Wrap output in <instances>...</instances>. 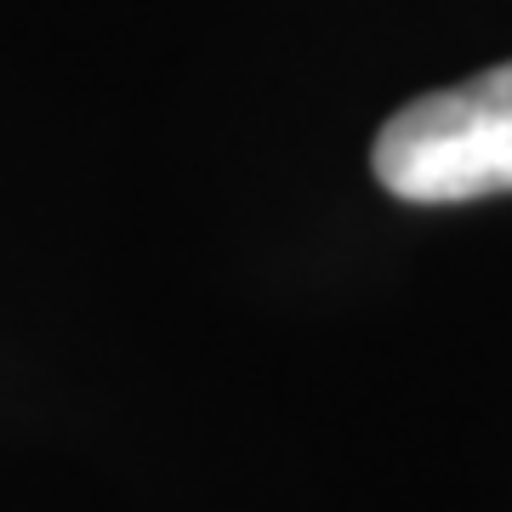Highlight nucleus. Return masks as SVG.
Here are the masks:
<instances>
[{"mask_svg": "<svg viewBox=\"0 0 512 512\" xmlns=\"http://www.w3.org/2000/svg\"><path fill=\"white\" fill-rule=\"evenodd\" d=\"M376 183L410 205H461L512 194V63L404 103L382 126Z\"/></svg>", "mask_w": 512, "mask_h": 512, "instance_id": "obj_1", "label": "nucleus"}]
</instances>
